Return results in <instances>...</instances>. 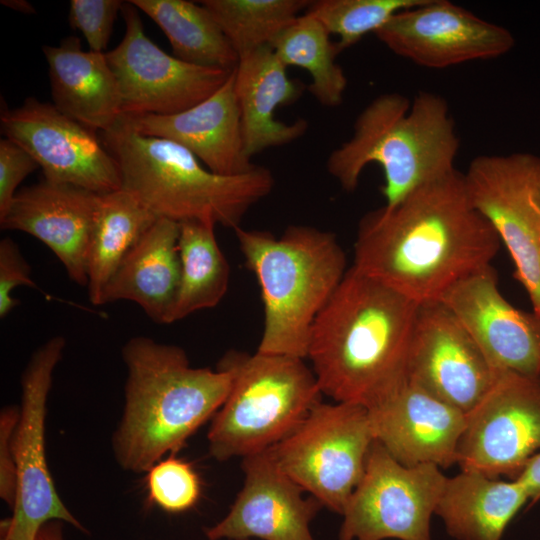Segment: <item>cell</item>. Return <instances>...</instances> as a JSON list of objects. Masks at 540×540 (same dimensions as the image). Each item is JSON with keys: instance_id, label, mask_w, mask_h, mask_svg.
Returning a JSON list of instances; mask_svg holds the SVG:
<instances>
[{"instance_id": "37", "label": "cell", "mask_w": 540, "mask_h": 540, "mask_svg": "<svg viewBox=\"0 0 540 540\" xmlns=\"http://www.w3.org/2000/svg\"><path fill=\"white\" fill-rule=\"evenodd\" d=\"M527 491L529 503L535 504L540 500V452L535 454L515 478Z\"/></svg>"}, {"instance_id": "12", "label": "cell", "mask_w": 540, "mask_h": 540, "mask_svg": "<svg viewBox=\"0 0 540 540\" xmlns=\"http://www.w3.org/2000/svg\"><path fill=\"white\" fill-rule=\"evenodd\" d=\"M139 12L124 1L125 33L119 45L105 53L119 86L123 115L179 113L222 87L233 70L197 66L167 54L146 36Z\"/></svg>"}, {"instance_id": "40", "label": "cell", "mask_w": 540, "mask_h": 540, "mask_svg": "<svg viewBox=\"0 0 540 540\" xmlns=\"http://www.w3.org/2000/svg\"><path fill=\"white\" fill-rule=\"evenodd\" d=\"M1 540H8V539L1 537Z\"/></svg>"}, {"instance_id": "39", "label": "cell", "mask_w": 540, "mask_h": 540, "mask_svg": "<svg viewBox=\"0 0 540 540\" xmlns=\"http://www.w3.org/2000/svg\"><path fill=\"white\" fill-rule=\"evenodd\" d=\"M1 4L26 15L35 14V8L25 0H2Z\"/></svg>"}, {"instance_id": "29", "label": "cell", "mask_w": 540, "mask_h": 540, "mask_svg": "<svg viewBox=\"0 0 540 540\" xmlns=\"http://www.w3.org/2000/svg\"><path fill=\"white\" fill-rule=\"evenodd\" d=\"M270 46L286 67H300L310 74L308 90L319 104L334 108L343 102L347 78L336 63L341 51L318 20L303 13Z\"/></svg>"}, {"instance_id": "4", "label": "cell", "mask_w": 540, "mask_h": 540, "mask_svg": "<svg viewBox=\"0 0 540 540\" xmlns=\"http://www.w3.org/2000/svg\"><path fill=\"white\" fill-rule=\"evenodd\" d=\"M459 138L447 101L421 91L413 100L384 93L357 116L351 138L328 156V173L353 192L366 166L384 173L381 192L392 206L422 184L454 169Z\"/></svg>"}, {"instance_id": "36", "label": "cell", "mask_w": 540, "mask_h": 540, "mask_svg": "<svg viewBox=\"0 0 540 540\" xmlns=\"http://www.w3.org/2000/svg\"><path fill=\"white\" fill-rule=\"evenodd\" d=\"M19 417V406L9 405L0 412V498L13 508L17 496V467L13 436Z\"/></svg>"}, {"instance_id": "25", "label": "cell", "mask_w": 540, "mask_h": 540, "mask_svg": "<svg viewBox=\"0 0 540 540\" xmlns=\"http://www.w3.org/2000/svg\"><path fill=\"white\" fill-rule=\"evenodd\" d=\"M529 502L523 485L472 470L447 477L436 506L447 533L456 540H501L518 511Z\"/></svg>"}, {"instance_id": "27", "label": "cell", "mask_w": 540, "mask_h": 540, "mask_svg": "<svg viewBox=\"0 0 540 540\" xmlns=\"http://www.w3.org/2000/svg\"><path fill=\"white\" fill-rule=\"evenodd\" d=\"M168 38L176 58L202 67L232 71L239 56L202 5L186 0H130Z\"/></svg>"}, {"instance_id": "21", "label": "cell", "mask_w": 540, "mask_h": 540, "mask_svg": "<svg viewBox=\"0 0 540 540\" xmlns=\"http://www.w3.org/2000/svg\"><path fill=\"white\" fill-rule=\"evenodd\" d=\"M123 118L141 135L184 147L213 173L233 176L255 166L245 153L235 69L213 95L187 110L171 115H123Z\"/></svg>"}, {"instance_id": "19", "label": "cell", "mask_w": 540, "mask_h": 540, "mask_svg": "<svg viewBox=\"0 0 540 540\" xmlns=\"http://www.w3.org/2000/svg\"><path fill=\"white\" fill-rule=\"evenodd\" d=\"M98 199L99 194L84 188L43 180L16 193L0 217V227L40 240L63 264L68 277L87 287V257Z\"/></svg>"}, {"instance_id": "18", "label": "cell", "mask_w": 540, "mask_h": 540, "mask_svg": "<svg viewBox=\"0 0 540 540\" xmlns=\"http://www.w3.org/2000/svg\"><path fill=\"white\" fill-rule=\"evenodd\" d=\"M439 301L497 370L540 377V314L518 309L503 297L492 265L457 282Z\"/></svg>"}, {"instance_id": "35", "label": "cell", "mask_w": 540, "mask_h": 540, "mask_svg": "<svg viewBox=\"0 0 540 540\" xmlns=\"http://www.w3.org/2000/svg\"><path fill=\"white\" fill-rule=\"evenodd\" d=\"M37 168L38 163L24 148L8 138L0 140V217L9 208L20 183Z\"/></svg>"}, {"instance_id": "28", "label": "cell", "mask_w": 540, "mask_h": 540, "mask_svg": "<svg viewBox=\"0 0 540 540\" xmlns=\"http://www.w3.org/2000/svg\"><path fill=\"white\" fill-rule=\"evenodd\" d=\"M180 281L167 324L199 310L215 307L227 292L230 266L221 251L212 223H179Z\"/></svg>"}, {"instance_id": "30", "label": "cell", "mask_w": 540, "mask_h": 540, "mask_svg": "<svg viewBox=\"0 0 540 540\" xmlns=\"http://www.w3.org/2000/svg\"><path fill=\"white\" fill-rule=\"evenodd\" d=\"M311 1L307 0H204L202 4L214 17L240 57L272 40Z\"/></svg>"}, {"instance_id": "22", "label": "cell", "mask_w": 540, "mask_h": 540, "mask_svg": "<svg viewBox=\"0 0 540 540\" xmlns=\"http://www.w3.org/2000/svg\"><path fill=\"white\" fill-rule=\"evenodd\" d=\"M286 70L270 45L239 57L235 93L245 153L250 159L266 149L292 143L308 130L305 119L292 123L275 119L277 107L293 103L302 94L301 85L291 80Z\"/></svg>"}, {"instance_id": "7", "label": "cell", "mask_w": 540, "mask_h": 540, "mask_svg": "<svg viewBox=\"0 0 540 540\" xmlns=\"http://www.w3.org/2000/svg\"><path fill=\"white\" fill-rule=\"evenodd\" d=\"M217 367L232 374L230 391L208 430L211 457H247L290 435L321 402L322 392L304 359L230 350Z\"/></svg>"}, {"instance_id": "11", "label": "cell", "mask_w": 540, "mask_h": 540, "mask_svg": "<svg viewBox=\"0 0 540 540\" xmlns=\"http://www.w3.org/2000/svg\"><path fill=\"white\" fill-rule=\"evenodd\" d=\"M447 477L439 466H405L374 440L361 480L341 514L339 540H431Z\"/></svg>"}, {"instance_id": "10", "label": "cell", "mask_w": 540, "mask_h": 540, "mask_svg": "<svg viewBox=\"0 0 540 540\" xmlns=\"http://www.w3.org/2000/svg\"><path fill=\"white\" fill-rule=\"evenodd\" d=\"M463 181L472 207L507 248L514 277L540 314V156L479 155Z\"/></svg>"}, {"instance_id": "33", "label": "cell", "mask_w": 540, "mask_h": 540, "mask_svg": "<svg viewBox=\"0 0 540 540\" xmlns=\"http://www.w3.org/2000/svg\"><path fill=\"white\" fill-rule=\"evenodd\" d=\"M123 3L121 0H71L69 26L83 34L90 51L104 53Z\"/></svg>"}, {"instance_id": "3", "label": "cell", "mask_w": 540, "mask_h": 540, "mask_svg": "<svg viewBox=\"0 0 540 540\" xmlns=\"http://www.w3.org/2000/svg\"><path fill=\"white\" fill-rule=\"evenodd\" d=\"M122 358L127 378L112 451L123 470L146 473L176 455L213 418L230 391L232 374L192 367L181 347L145 336L129 339Z\"/></svg>"}, {"instance_id": "15", "label": "cell", "mask_w": 540, "mask_h": 540, "mask_svg": "<svg viewBox=\"0 0 540 540\" xmlns=\"http://www.w3.org/2000/svg\"><path fill=\"white\" fill-rule=\"evenodd\" d=\"M499 371L445 304L435 301L419 305L408 381L467 413L490 389Z\"/></svg>"}, {"instance_id": "13", "label": "cell", "mask_w": 540, "mask_h": 540, "mask_svg": "<svg viewBox=\"0 0 540 540\" xmlns=\"http://www.w3.org/2000/svg\"><path fill=\"white\" fill-rule=\"evenodd\" d=\"M540 452V377L500 370L466 413L457 463L490 477L515 479Z\"/></svg>"}, {"instance_id": "1", "label": "cell", "mask_w": 540, "mask_h": 540, "mask_svg": "<svg viewBox=\"0 0 540 540\" xmlns=\"http://www.w3.org/2000/svg\"><path fill=\"white\" fill-rule=\"evenodd\" d=\"M500 240L454 169L359 221L353 266L418 305L491 265Z\"/></svg>"}, {"instance_id": "24", "label": "cell", "mask_w": 540, "mask_h": 540, "mask_svg": "<svg viewBox=\"0 0 540 540\" xmlns=\"http://www.w3.org/2000/svg\"><path fill=\"white\" fill-rule=\"evenodd\" d=\"M179 233L178 222L158 218L122 261L102 305L132 301L154 322L167 324L180 281Z\"/></svg>"}, {"instance_id": "8", "label": "cell", "mask_w": 540, "mask_h": 540, "mask_svg": "<svg viewBox=\"0 0 540 540\" xmlns=\"http://www.w3.org/2000/svg\"><path fill=\"white\" fill-rule=\"evenodd\" d=\"M374 440L366 407L321 401L269 450L278 467L305 492L342 514L361 480Z\"/></svg>"}, {"instance_id": "2", "label": "cell", "mask_w": 540, "mask_h": 540, "mask_svg": "<svg viewBox=\"0 0 540 540\" xmlns=\"http://www.w3.org/2000/svg\"><path fill=\"white\" fill-rule=\"evenodd\" d=\"M419 305L353 265L316 317L308 346L322 394L373 409L408 380Z\"/></svg>"}, {"instance_id": "14", "label": "cell", "mask_w": 540, "mask_h": 540, "mask_svg": "<svg viewBox=\"0 0 540 540\" xmlns=\"http://www.w3.org/2000/svg\"><path fill=\"white\" fill-rule=\"evenodd\" d=\"M0 129L5 138L30 153L46 181L74 185L96 194L122 189L118 164L95 131L53 104L28 97L17 108L2 106Z\"/></svg>"}, {"instance_id": "16", "label": "cell", "mask_w": 540, "mask_h": 540, "mask_svg": "<svg viewBox=\"0 0 540 540\" xmlns=\"http://www.w3.org/2000/svg\"><path fill=\"white\" fill-rule=\"evenodd\" d=\"M374 34L394 54L432 69L497 58L515 43L506 28L447 0L402 10Z\"/></svg>"}, {"instance_id": "34", "label": "cell", "mask_w": 540, "mask_h": 540, "mask_svg": "<svg viewBox=\"0 0 540 540\" xmlns=\"http://www.w3.org/2000/svg\"><path fill=\"white\" fill-rule=\"evenodd\" d=\"M27 286L37 288L31 278V267L11 238L0 241V318L6 316L19 304L12 296L15 288Z\"/></svg>"}, {"instance_id": "5", "label": "cell", "mask_w": 540, "mask_h": 540, "mask_svg": "<svg viewBox=\"0 0 540 540\" xmlns=\"http://www.w3.org/2000/svg\"><path fill=\"white\" fill-rule=\"evenodd\" d=\"M101 139L118 164L122 189L159 218L199 220L234 230L274 186L266 167L255 165L233 176L213 173L184 147L137 133L123 116Z\"/></svg>"}, {"instance_id": "20", "label": "cell", "mask_w": 540, "mask_h": 540, "mask_svg": "<svg viewBox=\"0 0 540 540\" xmlns=\"http://www.w3.org/2000/svg\"><path fill=\"white\" fill-rule=\"evenodd\" d=\"M375 440L401 464L457 463L466 413L407 382L390 398L369 410Z\"/></svg>"}, {"instance_id": "31", "label": "cell", "mask_w": 540, "mask_h": 540, "mask_svg": "<svg viewBox=\"0 0 540 540\" xmlns=\"http://www.w3.org/2000/svg\"><path fill=\"white\" fill-rule=\"evenodd\" d=\"M425 0H318L311 1L305 14L318 20L327 32L337 35L340 51L375 33L396 13Z\"/></svg>"}, {"instance_id": "26", "label": "cell", "mask_w": 540, "mask_h": 540, "mask_svg": "<svg viewBox=\"0 0 540 540\" xmlns=\"http://www.w3.org/2000/svg\"><path fill=\"white\" fill-rule=\"evenodd\" d=\"M158 218L124 189L99 194L87 257L92 304L102 305L104 290L122 261Z\"/></svg>"}, {"instance_id": "17", "label": "cell", "mask_w": 540, "mask_h": 540, "mask_svg": "<svg viewBox=\"0 0 540 540\" xmlns=\"http://www.w3.org/2000/svg\"><path fill=\"white\" fill-rule=\"evenodd\" d=\"M244 484L208 540H315L310 523L323 507L276 464L269 449L242 458Z\"/></svg>"}, {"instance_id": "32", "label": "cell", "mask_w": 540, "mask_h": 540, "mask_svg": "<svg viewBox=\"0 0 540 540\" xmlns=\"http://www.w3.org/2000/svg\"><path fill=\"white\" fill-rule=\"evenodd\" d=\"M151 503L168 513H182L194 507L201 496V481L189 462L169 455L146 472Z\"/></svg>"}, {"instance_id": "23", "label": "cell", "mask_w": 540, "mask_h": 540, "mask_svg": "<svg viewBox=\"0 0 540 540\" xmlns=\"http://www.w3.org/2000/svg\"><path fill=\"white\" fill-rule=\"evenodd\" d=\"M53 105L92 131L105 132L122 117L117 80L105 53L84 51L76 36L44 45Z\"/></svg>"}, {"instance_id": "6", "label": "cell", "mask_w": 540, "mask_h": 540, "mask_svg": "<svg viewBox=\"0 0 540 540\" xmlns=\"http://www.w3.org/2000/svg\"><path fill=\"white\" fill-rule=\"evenodd\" d=\"M234 232L261 290L264 329L257 351L307 358L313 323L348 270L336 236L306 225L289 226L279 237L241 227Z\"/></svg>"}, {"instance_id": "9", "label": "cell", "mask_w": 540, "mask_h": 540, "mask_svg": "<svg viewBox=\"0 0 540 540\" xmlns=\"http://www.w3.org/2000/svg\"><path fill=\"white\" fill-rule=\"evenodd\" d=\"M65 346L64 337L50 338L33 352L21 375L19 417L13 436L17 496L12 516L0 525L1 537L8 540H35L40 528L52 520L86 532L61 500L46 459L48 395Z\"/></svg>"}, {"instance_id": "38", "label": "cell", "mask_w": 540, "mask_h": 540, "mask_svg": "<svg viewBox=\"0 0 540 540\" xmlns=\"http://www.w3.org/2000/svg\"><path fill=\"white\" fill-rule=\"evenodd\" d=\"M63 524L59 520H52L45 523L37 533L35 540H64Z\"/></svg>"}]
</instances>
